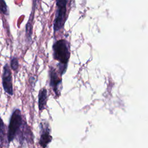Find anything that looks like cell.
<instances>
[{"mask_svg": "<svg viewBox=\"0 0 148 148\" xmlns=\"http://www.w3.org/2000/svg\"><path fill=\"white\" fill-rule=\"evenodd\" d=\"M53 56L56 60L59 62L58 66L61 75L65 72L70 57L68 43L65 39L57 41L53 45Z\"/></svg>", "mask_w": 148, "mask_h": 148, "instance_id": "1", "label": "cell"}, {"mask_svg": "<svg viewBox=\"0 0 148 148\" xmlns=\"http://www.w3.org/2000/svg\"><path fill=\"white\" fill-rule=\"evenodd\" d=\"M22 123L23 120L21 112L18 109H16L12 113L10 119L8 132V140L9 143L15 138Z\"/></svg>", "mask_w": 148, "mask_h": 148, "instance_id": "2", "label": "cell"}, {"mask_svg": "<svg viewBox=\"0 0 148 148\" xmlns=\"http://www.w3.org/2000/svg\"><path fill=\"white\" fill-rule=\"evenodd\" d=\"M68 1L60 0L56 1L57 10L56 12V17L54 21V30L58 31L64 27L66 20V4Z\"/></svg>", "mask_w": 148, "mask_h": 148, "instance_id": "3", "label": "cell"}, {"mask_svg": "<svg viewBox=\"0 0 148 148\" xmlns=\"http://www.w3.org/2000/svg\"><path fill=\"white\" fill-rule=\"evenodd\" d=\"M2 86L5 92L10 95H13V84L12 77L10 68L8 64H6L3 68L2 74Z\"/></svg>", "mask_w": 148, "mask_h": 148, "instance_id": "4", "label": "cell"}, {"mask_svg": "<svg viewBox=\"0 0 148 148\" xmlns=\"http://www.w3.org/2000/svg\"><path fill=\"white\" fill-rule=\"evenodd\" d=\"M61 84V79H60L57 75L55 69L51 67L50 69V86L53 90L57 97H58L60 95L58 88Z\"/></svg>", "mask_w": 148, "mask_h": 148, "instance_id": "5", "label": "cell"}, {"mask_svg": "<svg viewBox=\"0 0 148 148\" xmlns=\"http://www.w3.org/2000/svg\"><path fill=\"white\" fill-rule=\"evenodd\" d=\"M51 136L50 135V130L47 127H46L45 129L42 130V133L41 134L39 143L43 147H45L47 144L51 141Z\"/></svg>", "mask_w": 148, "mask_h": 148, "instance_id": "6", "label": "cell"}, {"mask_svg": "<svg viewBox=\"0 0 148 148\" xmlns=\"http://www.w3.org/2000/svg\"><path fill=\"white\" fill-rule=\"evenodd\" d=\"M47 90L45 88L40 90L39 93V99H38V105L39 109L40 111L43 110L46 108V105L47 103Z\"/></svg>", "mask_w": 148, "mask_h": 148, "instance_id": "7", "label": "cell"}, {"mask_svg": "<svg viewBox=\"0 0 148 148\" xmlns=\"http://www.w3.org/2000/svg\"><path fill=\"white\" fill-rule=\"evenodd\" d=\"M34 7H35V4L34 5L33 10H32V13L29 16V18L27 23L26 25V36L27 38L28 39V40H31V35H32V20H33V16H34Z\"/></svg>", "mask_w": 148, "mask_h": 148, "instance_id": "8", "label": "cell"}, {"mask_svg": "<svg viewBox=\"0 0 148 148\" xmlns=\"http://www.w3.org/2000/svg\"><path fill=\"white\" fill-rule=\"evenodd\" d=\"M0 11L5 15H9L8 7L3 0H0Z\"/></svg>", "mask_w": 148, "mask_h": 148, "instance_id": "9", "label": "cell"}, {"mask_svg": "<svg viewBox=\"0 0 148 148\" xmlns=\"http://www.w3.org/2000/svg\"><path fill=\"white\" fill-rule=\"evenodd\" d=\"M10 66L13 71L17 70L18 68V61L16 57H14L10 61Z\"/></svg>", "mask_w": 148, "mask_h": 148, "instance_id": "10", "label": "cell"}, {"mask_svg": "<svg viewBox=\"0 0 148 148\" xmlns=\"http://www.w3.org/2000/svg\"><path fill=\"white\" fill-rule=\"evenodd\" d=\"M4 132V124L0 116V135Z\"/></svg>", "mask_w": 148, "mask_h": 148, "instance_id": "11", "label": "cell"}]
</instances>
